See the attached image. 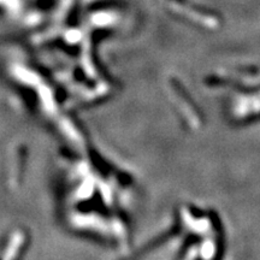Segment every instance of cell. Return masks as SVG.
<instances>
[]
</instances>
